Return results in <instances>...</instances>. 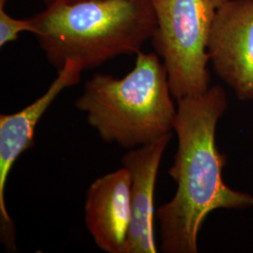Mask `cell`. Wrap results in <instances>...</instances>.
I'll return each instance as SVG.
<instances>
[{"mask_svg":"<svg viewBox=\"0 0 253 253\" xmlns=\"http://www.w3.org/2000/svg\"><path fill=\"white\" fill-rule=\"evenodd\" d=\"M177 101L173 131L177 149L169 175L176 185L172 199L157 210L165 253H198L204 221L217 209L253 208V195L228 187L222 172L227 163L216 143L219 119L226 111L220 85Z\"/></svg>","mask_w":253,"mask_h":253,"instance_id":"6da1fadb","label":"cell"},{"mask_svg":"<svg viewBox=\"0 0 253 253\" xmlns=\"http://www.w3.org/2000/svg\"><path fill=\"white\" fill-rule=\"evenodd\" d=\"M47 60L59 71L68 61L84 71L119 55L137 54L157 25L150 0H86L57 4L31 17Z\"/></svg>","mask_w":253,"mask_h":253,"instance_id":"7a4b0ae2","label":"cell"},{"mask_svg":"<svg viewBox=\"0 0 253 253\" xmlns=\"http://www.w3.org/2000/svg\"><path fill=\"white\" fill-rule=\"evenodd\" d=\"M172 97L160 56L141 51L124 77L93 75L75 107L86 114L88 124L105 143L132 149L172 133L176 108Z\"/></svg>","mask_w":253,"mask_h":253,"instance_id":"3957f363","label":"cell"},{"mask_svg":"<svg viewBox=\"0 0 253 253\" xmlns=\"http://www.w3.org/2000/svg\"><path fill=\"white\" fill-rule=\"evenodd\" d=\"M157 25L151 43L176 100L210 87L208 46L217 10L227 0H150Z\"/></svg>","mask_w":253,"mask_h":253,"instance_id":"277c9868","label":"cell"},{"mask_svg":"<svg viewBox=\"0 0 253 253\" xmlns=\"http://www.w3.org/2000/svg\"><path fill=\"white\" fill-rule=\"evenodd\" d=\"M208 53L214 72L235 97L253 100V0H227L220 6Z\"/></svg>","mask_w":253,"mask_h":253,"instance_id":"5b68a950","label":"cell"},{"mask_svg":"<svg viewBox=\"0 0 253 253\" xmlns=\"http://www.w3.org/2000/svg\"><path fill=\"white\" fill-rule=\"evenodd\" d=\"M83 72L80 64L68 61L42 96L16 113L0 115V234L9 250H16L15 228L5 201L9 172L20 156L35 145L37 125L46 111L62 91L80 82Z\"/></svg>","mask_w":253,"mask_h":253,"instance_id":"8992f818","label":"cell"},{"mask_svg":"<svg viewBox=\"0 0 253 253\" xmlns=\"http://www.w3.org/2000/svg\"><path fill=\"white\" fill-rule=\"evenodd\" d=\"M165 134L146 145L128 149L121 159L130 174L131 219L126 253H157L155 238V187L163 154L172 139Z\"/></svg>","mask_w":253,"mask_h":253,"instance_id":"52a82bcc","label":"cell"},{"mask_svg":"<svg viewBox=\"0 0 253 253\" xmlns=\"http://www.w3.org/2000/svg\"><path fill=\"white\" fill-rule=\"evenodd\" d=\"M130 219V174L122 166L92 182L85 197L84 222L101 251L126 253Z\"/></svg>","mask_w":253,"mask_h":253,"instance_id":"ba28073f","label":"cell"},{"mask_svg":"<svg viewBox=\"0 0 253 253\" xmlns=\"http://www.w3.org/2000/svg\"><path fill=\"white\" fill-rule=\"evenodd\" d=\"M23 32L34 33L31 18H14L5 8H0V47L15 42Z\"/></svg>","mask_w":253,"mask_h":253,"instance_id":"9c48e42d","label":"cell"},{"mask_svg":"<svg viewBox=\"0 0 253 253\" xmlns=\"http://www.w3.org/2000/svg\"><path fill=\"white\" fill-rule=\"evenodd\" d=\"M80 1H86V0H43L46 7L54 6V5H57V4L74 3V2H80Z\"/></svg>","mask_w":253,"mask_h":253,"instance_id":"30bf717a","label":"cell"},{"mask_svg":"<svg viewBox=\"0 0 253 253\" xmlns=\"http://www.w3.org/2000/svg\"><path fill=\"white\" fill-rule=\"evenodd\" d=\"M9 0H0V8H5L6 4L9 2Z\"/></svg>","mask_w":253,"mask_h":253,"instance_id":"8fae6325","label":"cell"}]
</instances>
